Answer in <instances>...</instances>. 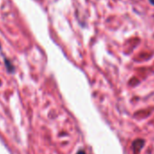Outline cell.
Listing matches in <instances>:
<instances>
[{
	"instance_id": "3957f363",
	"label": "cell",
	"mask_w": 154,
	"mask_h": 154,
	"mask_svg": "<svg viewBox=\"0 0 154 154\" xmlns=\"http://www.w3.org/2000/svg\"><path fill=\"white\" fill-rule=\"evenodd\" d=\"M149 3H150L151 5L154 6V0H149Z\"/></svg>"
},
{
	"instance_id": "6da1fadb",
	"label": "cell",
	"mask_w": 154,
	"mask_h": 154,
	"mask_svg": "<svg viewBox=\"0 0 154 154\" xmlns=\"http://www.w3.org/2000/svg\"><path fill=\"white\" fill-rule=\"evenodd\" d=\"M6 64H7V67H8V70L9 71V72H14V67H13V65L9 63V61L8 62V60H6Z\"/></svg>"
},
{
	"instance_id": "7a4b0ae2",
	"label": "cell",
	"mask_w": 154,
	"mask_h": 154,
	"mask_svg": "<svg viewBox=\"0 0 154 154\" xmlns=\"http://www.w3.org/2000/svg\"><path fill=\"white\" fill-rule=\"evenodd\" d=\"M76 154H85V152L84 151V150H80V151H78Z\"/></svg>"
}]
</instances>
